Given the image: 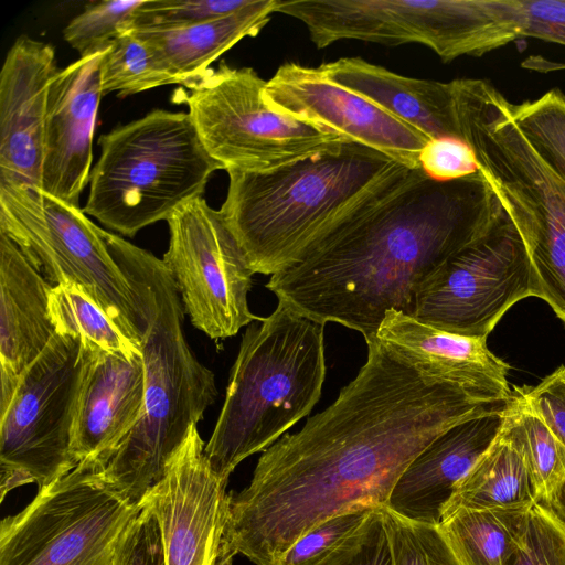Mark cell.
<instances>
[{
  "instance_id": "6da1fadb",
  "label": "cell",
  "mask_w": 565,
  "mask_h": 565,
  "mask_svg": "<svg viewBox=\"0 0 565 565\" xmlns=\"http://www.w3.org/2000/svg\"><path fill=\"white\" fill-rule=\"evenodd\" d=\"M324 411L264 450L230 500L237 553L275 565L306 533L356 507H385L408 465L455 424L503 403L428 379L376 339Z\"/></svg>"
},
{
  "instance_id": "7a4b0ae2",
  "label": "cell",
  "mask_w": 565,
  "mask_h": 565,
  "mask_svg": "<svg viewBox=\"0 0 565 565\" xmlns=\"http://www.w3.org/2000/svg\"><path fill=\"white\" fill-rule=\"evenodd\" d=\"M503 213L480 170L436 181L412 169L271 275L266 287L295 312L340 323L367 343L387 310L412 315L418 286Z\"/></svg>"
},
{
  "instance_id": "3957f363",
  "label": "cell",
  "mask_w": 565,
  "mask_h": 565,
  "mask_svg": "<svg viewBox=\"0 0 565 565\" xmlns=\"http://www.w3.org/2000/svg\"><path fill=\"white\" fill-rule=\"evenodd\" d=\"M100 233L134 290L146 376L141 415L102 471L110 486L140 505L164 478L191 426L214 403L217 388L214 373L186 341L181 296L163 260L117 234Z\"/></svg>"
},
{
  "instance_id": "277c9868",
  "label": "cell",
  "mask_w": 565,
  "mask_h": 565,
  "mask_svg": "<svg viewBox=\"0 0 565 565\" xmlns=\"http://www.w3.org/2000/svg\"><path fill=\"white\" fill-rule=\"evenodd\" d=\"M411 170L347 139L276 170L226 171L228 188L220 212L254 274L274 275Z\"/></svg>"
},
{
  "instance_id": "5b68a950",
  "label": "cell",
  "mask_w": 565,
  "mask_h": 565,
  "mask_svg": "<svg viewBox=\"0 0 565 565\" xmlns=\"http://www.w3.org/2000/svg\"><path fill=\"white\" fill-rule=\"evenodd\" d=\"M324 379V324L281 302L249 323L204 447L213 472L228 480L244 459L281 438L312 411Z\"/></svg>"
},
{
  "instance_id": "8992f818",
  "label": "cell",
  "mask_w": 565,
  "mask_h": 565,
  "mask_svg": "<svg viewBox=\"0 0 565 565\" xmlns=\"http://www.w3.org/2000/svg\"><path fill=\"white\" fill-rule=\"evenodd\" d=\"M98 142L100 156L83 211L127 237L203 196L213 173L224 170L184 111L154 109L102 135Z\"/></svg>"
},
{
  "instance_id": "52a82bcc",
  "label": "cell",
  "mask_w": 565,
  "mask_h": 565,
  "mask_svg": "<svg viewBox=\"0 0 565 565\" xmlns=\"http://www.w3.org/2000/svg\"><path fill=\"white\" fill-rule=\"evenodd\" d=\"M252 67L222 61L177 93L199 138L225 171L267 172L339 147L347 138L275 109Z\"/></svg>"
},
{
  "instance_id": "ba28073f",
  "label": "cell",
  "mask_w": 565,
  "mask_h": 565,
  "mask_svg": "<svg viewBox=\"0 0 565 565\" xmlns=\"http://www.w3.org/2000/svg\"><path fill=\"white\" fill-rule=\"evenodd\" d=\"M82 461L0 526V565H113L140 505Z\"/></svg>"
},
{
  "instance_id": "9c48e42d",
  "label": "cell",
  "mask_w": 565,
  "mask_h": 565,
  "mask_svg": "<svg viewBox=\"0 0 565 565\" xmlns=\"http://www.w3.org/2000/svg\"><path fill=\"white\" fill-rule=\"evenodd\" d=\"M0 232L53 287L81 286L132 341L140 344L134 290L83 209L41 189L0 183Z\"/></svg>"
},
{
  "instance_id": "30bf717a",
  "label": "cell",
  "mask_w": 565,
  "mask_h": 565,
  "mask_svg": "<svg viewBox=\"0 0 565 565\" xmlns=\"http://www.w3.org/2000/svg\"><path fill=\"white\" fill-rule=\"evenodd\" d=\"M85 363L81 340L56 333L21 377L0 415L2 498L25 483L41 490L78 465L72 428Z\"/></svg>"
},
{
  "instance_id": "8fae6325",
  "label": "cell",
  "mask_w": 565,
  "mask_h": 565,
  "mask_svg": "<svg viewBox=\"0 0 565 565\" xmlns=\"http://www.w3.org/2000/svg\"><path fill=\"white\" fill-rule=\"evenodd\" d=\"M534 296L525 244L504 210L487 234L418 286L411 316L447 332L487 339L513 305Z\"/></svg>"
},
{
  "instance_id": "7c38bea8",
  "label": "cell",
  "mask_w": 565,
  "mask_h": 565,
  "mask_svg": "<svg viewBox=\"0 0 565 565\" xmlns=\"http://www.w3.org/2000/svg\"><path fill=\"white\" fill-rule=\"evenodd\" d=\"M275 12L301 21L317 49L341 40L418 43L444 62L475 56L488 33L477 0H276Z\"/></svg>"
},
{
  "instance_id": "4fadbf2b",
  "label": "cell",
  "mask_w": 565,
  "mask_h": 565,
  "mask_svg": "<svg viewBox=\"0 0 565 565\" xmlns=\"http://www.w3.org/2000/svg\"><path fill=\"white\" fill-rule=\"evenodd\" d=\"M167 223L169 246L162 260L191 323L217 340L259 320L247 300L254 271L220 210L199 196L178 207Z\"/></svg>"
},
{
  "instance_id": "5bb4252c",
  "label": "cell",
  "mask_w": 565,
  "mask_h": 565,
  "mask_svg": "<svg viewBox=\"0 0 565 565\" xmlns=\"http://www.w3.org/2000/svg\"><path fill=\"white\" fill-rule=\"evenodd\" d=\"M481 173L516 226L535 278V296L565 323V183L510 127L478 152Z\"/></svg>"
},
{
  "instance_id": "9a60e30c",
  "label": "cell",
  "mask_w": 565,
  "mask_h": 565,
  "mask_svg": "<svg viewBox=\"0 0 565 565\" xmlns=\"http://www.w3.org/2000/svg\"><path fill=\"white\" fill-rule=\"evenodd\" d=\"M196 424L168 462L164 478L142 502L161 531L166 565H232L227 480L211 469Z\"/></svg>"
},
{
  "instance_id": "2e32d148",
  "label": "cell",
  "mask_w": 565,
  "mask_h": 565,
  "mask_svg": "<svg viewBox=\"0 0 565 565\" xmlns=\"http://www.w3.org/2000/svg\"><path fill=\"white\" fill-rule=\"evenodd\" d=\"M266 100L277 110L317 122L377 150L409 169L429 138L361 95L334 83L319 67L286 63L266 81Z\"/></svg>"
},
{
  "instance_id": "e0dca14e",
  "label": "cell",
  "mask_w": 565,
  "mask_h": 565,
  "mask_svg": "<svg viewBox=\"0 0 565 565\" xmlns=\"http://www.w3.org/2000/svg\"><path fill=\"white\" fill-rule=\"evenodd\" d=\"M104 53L79 56L58 70L49 86L41 190L77 207L90 179Z\"/></svg>"
},
{
  "instance_id": "ac0fdd59",
  "label": "cell",
  "mask_w": 565,
  "mask_h": 565,
  "mask_svg": "<svg viewBox=\"0 0 565 565\" xmlns=\"http://www.w3.org/2000/svg\"><path fill=\"white\" fill-rule=\"evenodd\" d=\"M52 45L18 38L0 73V183L41 189L49 86L57 73Z\"/></svg>"
},
{
  "instance_id": "d6986e66",
  "label": "cell",
  "mask_w": 565,
  "mask_h": 565,
  "mask_svg": "<svg viewBox=\"0 0 565 565\" xmlns=\"http://www.w3.org/2000/svg\"><path fill=\"white\" fill-rule=\"evenodd\" d=\"M375 339L428 379L452 384L486 403H505L510 366L487 339L456 334L390 309Z\"/></svg>"
},
{
  "instance_id": "ffe728a7",
  "label": "cell",
  "mask_w": 565,
  "mask_h": 565,
  "mask_svg": "<svg viewBox=\"0 0 565 565\" xmlns=\"http://www.w3.org/2000/svg\"><path fill=\"white\" fill-rule=\"evenodd\" d=\"M83 347L86 363L72 428V452L78 463L104 468L141 415L145 365L142 355L127 359Z\"/></svg>"
},
{
  "instance_id": "44dd1931",
  "label": "cell",
  "mask_w": 565,
  "mask_h": 565,
  "mask_svg": "<svg viewBox=\"0 0 565 565\" xmlns=\"http://www.w3.org/2000/svg\"><path fill=\"white\" fill-rule=\"evenodd\" d=\"M504 406L459 422L437 436L401 475L385 507L407 520L438 525L456 484L498 436Z\"/></svg>"
},
{
  "instance_id": "7402d4cb",
  "label": "cell",
  "mask_w": 565,
  "mask_h": 565,
  "mask_svg": "<svg viewBox=\"0 0 565 565\" xmlns=\"http://www.w3.org/2000/svg\"><path fill=\"white\" fill-rule=\"evenodd\" d=\"M52 287L0 232V415L25 371L57 333L49 311Z\"/></svg>"
},
{
  "instance_id": "603a6c76",
  "label": "cell",
  "mask_w": 565,
  "mask_h": 565,
  "mask_svg": "<svg viewBox=\"0 0 565 565\" xmlns=\"http://www.w3.org/2000/svg\"><path fill=\"white\" fill-rule=\"evenodd\" d=\"M319 68L334 83L361 95L429 139H461L452 83L396 74L361 57H343Z\"/></svg>"
},
{
  "instance_id": "cb8c5ba5",
  "label": "cell",
  "mask_w": 565,
  "mask_h": 565,
  "mask_svg": "<svg viewBox=\"0 0 565 565\" xmlns=\"http://www.w3.org/2000/svg\"><path fill=\"white\" fill-rule=\"evenodd\" d=\"M276 0H254L231 15L179 26L132 28L160 54L186 86L210 70V64L244 38L256 36L275 13Z\"/></svg>"
},
{
  "instance_id": "d4e9b609",
  "label": "cell",
  "mask_w": 565,
  "mask_h": 565,
  "mask_svg": "<svg viewBox=\"0 0 565 565\" xmlns=\"http://www.w3.org/2000/svg\"><path fill=\"white\" fill-rule=\"evenodd\" d=\"M535 486L521 451L500 429L490 447L456 484L441 520L458 509L533 507Z\"/></svg>"
},
{
  "instance_id": "484cf974",
  "label": "cell",
  "mask_w": 565,
  "mask_h": 565,
  "mask_svg": "<svg viewBox=\"0 0 565 565\" xmlns=\"http://www.w3.org/2000/svg\"><path fill=\"white\" fill-rule=\"evenodd\" d=\"M533 507L458 509L438 527L461 565H515Z\"/></svg>"
},
{
  "instance_id": "4316f807",
  "label": "cell",
  "mask_w": 565,
  "mask_h": 565,
  "mask_svg": "<svg viewBox=\"0 0 565 565\" xmlns=\"http://www.w3.org/2000/svg\"><path fill=\"white\" fill-rule=\"evenodd\" d=\"M502 431L521 451L531 472L537 503L550 501L565 480V446L514 386L503 411Z\"/></svg>"
},
{
  "instance_id": "83f0119b",
  "label": "cell",
  "mask_w": 565,
  "mask_h": 565,
  "mask_svg": "<svg viewBox=\"0 0 565 565\" xmlns=\"http://www.w3.org/2000/svg\"><path fill=\"white\" fill-rule=\"evenodd\" d=\"M49 311L57 333L127 359L142 355L140 344L129 339L104 309L74 282L64 281L52 287Z\"/></svg>"
},
{
  "instance_id": "f1b7e54d",
  "label": "cell",
  "mask_w": 565,
  "mask_h": 565,
  "mask_svg": "<svg viewBox=\"0 0 565 565\" xmlns=\"http://www.w3.org/2000/svg\"><path fill=\"white\" fill-rule=\"evenodd\" d=\"M104 94L141 93L169 84H181L160 54L134 29L110 42L100 65Z\"/></svg>"
},
{
  "instance_id": "f546056e",
  "label": "cell",
  "mask_w": 565,
  "mask_h": 565,
  "mask_svg": "<svg viewBox=\"0 0 565 565\" xmlns=\"http://www.w3.org/2000/svg\"><path fill=\"white\" fill-rule=\"evenodd\" d=\"M510 108L534 152L565 183V95L553 88L537 99L511 103Z\"/></svg>"
},
{
  "instance_id": "4dcf8cb0",
  "label": "cell",
  "mask_w": 565,
  "mask_h": 565,
  "mask_svg": "<svg viewBox=\"0 0 565 565\" xmlns=\"http://www.w3.org/2000/svg\"><path fill=\"white\" fill-rule=\"evenodd\" d=\"M146 0L90 2L63 30L65 41L81 56L104 51L113 40L134 28Z\"/></svg>"
},
{
  "instance_id": "1f68e13d",
  "label": "cell",
  "mask_w": 565,
  "mask_h": 565,
  "mask_svg": "<svg viewBox=\"0 0 565 565\" xmlns=\"http://www.w3.org/2000/svg\"><path fill=\"white\" fill-rule=\"evenodd\" d=\"M393 565H461L438 525L397 515L380 507Z\"/></svg>"
},
{
  "instance_id": "d6a6232c",
  "label": "cell",
  "mask_w": 565,
  "mask_h": 565,
  "mask_svg": "<svg viewBox=\"0 0 565 565\" xmlns=\"http://www.w3.org/2000/svg\"><path fill=\"white\" fill-rule=\"evenodd\" d=\"M376 507H356L333 515L301 536L275 565H317L339 548Z\"/></svg>"
},
{
  "instance_id": "836d02e7",
  "label": "cell",
  "mask_w": 565,
  "mask_h": 565,
  "mask_svg": "<svg viewBox=\"0 0 565 565\" xmlns=\"http://www.w3.org/2000/svg\"><path fill=\"white\" fill-rule=\"evenodd\" d=\"M254 0H146L136 26H179L206 22L236 13Z\"/></svg>"
},
{
  "instance_id": "e575fe53",
  "label": "cell",
  "mask_w": 565,
  "mask_h": 565,
  "mask_svg": "<svg viewBox=\"0 0 565 565\" xmlns=\"http://www.w3.org/2000/svg\"><path fill=\"white\" fill-rule=\"evenodd\" d=\"M113 565H166L159 522L147 502L126 529Z\"/></svg>"
},
{
  "instance_id": "d590c367",
  "label": "cell",
  "mask_w": 565,
  "mask_h": 565,
  "mask_svg": "<svg viewBox=\"0 0 565 565\" xmlns=\"http://www.w3.org/2000/svg\"><path fill=\"white\" fill-rule=\"evenodd\" d=\"M317 565H393L380 507L351 537Z\"/></svg>"
},
{
  "instance_id": "8d00e7d4",
  "label": "cell",
  "mask_w": 565,
  "mask_h": 565,
  "mask_svg": "<svg viewBox=\"0 0 565 565\" xmlns=\"http://www.w3.org/2000/svg\"><path fill=\"white\" fill-rule=\"evenodd\" d=\"M515 565H565V527L540 503L531 510L526 542Z\"/></svg>"
},
{
  "instance_id": "74e56055",
  "label": "cell",
  "mask_w": 565,
  "mask_h": 565,
  "mask_svg": "<svg viewBox=\"0 0 565 565\" xmlns=\"http://www.w3.org/2000/svg\"><path fill=\"white\" fill-rule=\"evenodd\" d=\"M419 168L436 181H452L479 172L472 148L458 138L429 139L419 153Z\"/></svg>"
},
{
  "instance_id": "f35d334b",
  "label": "cell",
  "mask_w": 565,
  "mask_h": 565,
  "mask_svg": "<svg viewBox=\"0 0 565 565\" xmlns=\"http://www.w3.org/2000/svg\"><path fill=\"white\" fill-rule=\"evenodd\" d=\"M527 401L565 446V366L557 367L535 386H523Z\"/></svg>"
},
{
  "instance_id": "ab89813d",
  "label": "cell",
  "mask_w": 565,
  "mask_h": 565,
  "mask_svg": "<svg viewBox=\"0 0 565 565\" xmlns=\"http://www.w3.org/2000/svg\"><path fill=\"white\" fill-rule=\"evenodd\" d=\"M521 38H535L565 46V0H519Z\"/></svg>"
},
{
  "instance_id": "60d3db41",
  "label": "cell",
  "mask_w": 565,
  "mask_h": 565,
  "mask_svg": "<svg viewBox=\"0 0 565 565\" xmlns=\"http://www.w3.org/2000/svg\"><path fill=\"white\" fill-rule=\"evenodd\" d=\"M542 505L565 527V480L556 489L550 501Z\"/></svg>"
}]
</instances>
